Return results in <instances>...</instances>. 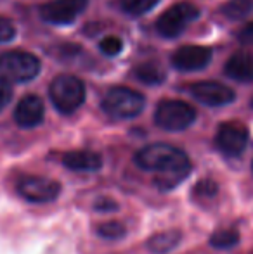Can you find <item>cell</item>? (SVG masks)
Returning <instances> with one entry per match:
<instances>
[{
  "label": "cell",
  "instance_id": "1",
  "mask_svg": "<svg viewBox=\"0 0 253 254\" xmlns=\"http://www.w3.org/2000/svg\"><path fill=\"white\" fill-rule=\"evenodd\" d=\"M135 163L146 171H155V187L163 192L179 187L191 173V161L187 154L169 144H151L141 149Z\"/></svg>",
  "mask_w": 253,
  "mask_h": 254
},
{
  "label": "cell",
  "instance_id": "2",
  "mask_svg": "<svg viewBox=\"0 0 253 254\" xmlns=\"http://www.w3.org/2000/svg\"><path fill=\"white\" fill-rule=\"evenodd\" d=\"M51 99L59 113L71 114L84 104L85 87L78 78L61 74L51 83Z\"/></svg>",
  "mask_w": 253,
  "mask_h": 254
},
{
  "label": "cell",
  "instance_id": "3",
  "mask_svg": "<svg viewBox=\"0 0 253 254\" xmlns=\"http://www.w3.org/2000/svg\"><path fill=\"white\" fill-rule=\"evenodd\" d=\"M144 97L139 92L127 87H116L111 88L102 99V109L111 118L128 120V118L137 116L144 109Z\"/></svg>",
  "mask_w": 253,
  "mask_h": 254
},
{
  "label": "cell",
  "instance_id": "4",
  "mask_svg": "<svg viewBox=\"0 0 253 254\" xmlns=\"http://www.w3.org/2000/svg\"><path fill=\"white\" fill-rule=\"evenodd\" d=\"M196 120V111L182 101H162L156 107L155 121L160 128L180 131L189 128Z\"/></svg>",
  "mask_w": 253,
  "mask_h": 254
},
{
  "label": "cell",
  "instance_id": "5",
  "mask_svg": "<svg viewBox=\"0 0 253 254\" xmlns=\"http://www.w3.org/2000/svg\"><path fill=\"white\" fill-rule=\"evenodd\" d=\"M40 71V61L33 54L12 51L0 56V74L14 81H28Z\"/></svg>",
  "mask_w": 253,
  "mask_h": 254
},
{
  "label": "cell",
  "instance_id": "6",
  "mask_svg": "<svg viewBox=\"0 0 253 254\" xmlns=\"http://www.w3.org/2000/svg\"><path fill=\"white\" fill-rule=\"evenodd\" d=\"M17 192L28 202L47 204L59 197L61 184L45 177H23L17 182Z\"/></svg>",
  "mask_w": 253,
  "mask_h": 254
},
{
  "label": "cell",
  "instance_id": "7",
  "mask_svg": "<svg viewBox=\"0 0 253 254\" xmlns=\"http://www.w3.org/2000/svg\"><path fill=\"white\" fill-rule=\"evenodd\" d=\"M199 16L198 7H194L189 2H179L173 7H170L167 12L156 23V30L160 35L167 38L177 37L184 28Z\"/></svg>",
  "mask_w": 253,
  "mask_h": 254
},
{
  "label": "cell",
  "instance_id": "8",
  "mask_svg": "<svg viewBox=\"0 0 253 254\" xmlns=\"http://www.w3.org/2000/svg\"><path fill=\"white\" fill-rule=\"evenodd\" d=\"M215 144L219 151L229 157H238L248 145V130L241 123H224L217 131Z\"/></svg>",
  "mask_w": 253,
  "mask_h": 254
},
{
  "label": "cell",
  "instance_id": "9",
  "mask_svg": "<svg viewBox=\"0 0 253 254\" xmlns=\"http://www.w3.org/2000/svg\"><path fill=\"white\" fill-rule=\"evenodd\" d=\"M88 0H52L40 9V16L54 24H68L87 7Z\"/></svg>",
  "mask_w": 253,
  "mask_h": 254
},
{
  "label": "cell",
  "instance_id": "10",
  "mask_svg": "<svg viewBox=\"0 0 253 254\" xmlns=\"http://www.w3.org/2000/svg\"><path fill=\"white\" fill-rule=\"evenodd\" d=\"M191 94L206 106H226L234 101V92L217 81H199L191 85Z\"/></svg>",
  "mask_w": 253,
  "mask_h": 254
},
{
  "label": "cell",
  "instance_id": "11",
  "mask_svg": "<svg viewBox=\"0 0 253 254\" xmlns=\"http://www.w3.org/2000/svg\"><path fill=\"white\" fill-rule=\"evenodd\" d=\"M212 59V52L206 47H198V45H187V47L179 49L172 56V63L177 69L182 71H194L201 69Z\"/></svg>",
  "mask_w": 253,
  "mask_h": 254
},
{
  "label": "cell",
  "instance_id": "12",
  "mask_svg": "<svg viewBox=\"0 0 253 254\" xmlns=\"http://www.w3.org/2000/svg\"><path fill=\"white\" fill-rule=\"evenodd\" d=\"M14 120L21 128H33L44 120V102L37 95H26L21 99L14 111Z\"/></svg>",
  "mask_w": 253,
  "mask_h": 254
},
{
  "label": "cell",
  "instance_id": "13",
  "mask_svg": "<svg viewBox=\"0 0 253 254\" xmlns=\"http://www.w3.org/2000/svg\"><path fill=\"white\" fill-rule=\"evenodd\" d=\"M63 164L73 171H97L102 166V157L92 151H73L64 154Z\"/></svg>",
  "mask_w": 253,
  "mask_h": 254
},
{
  "label": "cell",
  "instance_id": "14",
  "mask_svg": "<svg viewBox=\"0 0 253 254\" xmlns=\"http://www.w3.org/2000/svg\"><path fill=\"white\" fill-rule=\"evenodd\" d=\"M226 74L238 81H252L253 80V56L247 52H238L227 61Z\"/></svg>",
  "mask_w": 253,
  "mask_h": 254
},
{
  "label": "cell",
  "instance_id": "15",
  "mask_svg": "<svg viewBox=\"0 0 253 254\" xmlns=\"http://www.w3.org/2000/svg\"><path fill=\"white\" fill-rule=\"evenodd\" d=\"M180 239H182V234L177 230L160 232L148 241V249L153 254H167L179 246Z\"/></svg>",
  "mask_w": 253,
  "mask_h": 254
},
{
  "label": "cell",
  "instance_id": "16",
  "mask_svg": "<svg viewBox=\"0 0 253 254\" xmlns=\"http://www.w3.org/2000/svg\"><path fill=\"white\" fill-rule=\"evenodd\" d=\"M135 76H137L142 83L160 85L163 80H165V71H163L158 64L146 63V64H141V66L135 67Z\"/></svg>",
  "mask_w": 253,
  "mask_h": 254
},
{
  "label": "cell",
  "instance_id": "17",
  "mask_svg": "<svg viewBox=\"0 0 253 254\" xmlns=\"http://www.w3.org/2000/svg\"><path fill=\"white\" fill-rule=\"evenodd\" d=\"M253 9V0H229L222 7V14L229 19H241Z\"/></svg>",
  "mask_w": 253,
  "mask_h": 254
},
{
  "label": "cell",
  "instance_id": "18",
  "mask_svg": "<svg viewBox=\"0 0 253 254\" xmlns=\"http://www.w3.org/2000/svg\"><path fill=\"white\" fill-rule=\"evenodd\" d=\"M240 242V234L236 230H217L210 237V244L217 249H231Z\"/></svg>",
  "mask_w": 253,
  "mask_h": 254
},
{
  "label": "cell",
  "instance_id": "19",
  "mask_svg": "<svg viewBox=\"0 0 253 254\" xmlns=\"http://www.w3.org/2000/svg\"><path fill=\"white\" fill-rule=\"evenodd\" d=\"M97 234L106 241H120L122 237H125L127 228L120 221H106V223L99 225Z\"/></svg>",
  "mask_w": 253,
  "mask_h": 254
},
{
  "label": "cell",
  "instance_id": "20",
  "mask_svg": "<svg viewBox=\"0 0 253 254\" xmlns=\"http://www.w3.org/2000/svg\"><path fill=\"white\" fill-rule=\"evenodd\" d=\"M156 3H158V0H120V7H122L127 14H132V16L148 12Z\"/></svg>",
  "mask_w": 253,
  "mask_h": 254
},
{
  "label": "cell",
  "instance_id": "21",
  "mask_svg": "<svg viewBox=\"0 0 253 254\" xmlns=\"http://www.w3.org/2000/svg\"><path fill=\"white\" fill-rule=\"evenodd\" d=\"M217 192H219V185L212 180H203L194 187V195H198L199 199H213Z\"/></svg>",
  "mask_w": 253,
  "mask_h": 254
},
{
  "label": "cell",
  "instance_id": "22",
  "mask_svg": "<svg viewBox=\"0 0 253 254\" xmlns=\"http://www.w3.org/2000/svg\"><path fill=\"white\" fill-rule=\"evenodd\" d=\"M101 51L106 54V56H116L120 51H122V40L116 37H108L101 42Z\"/></svg>",
  "mask_w": 253,
  "mask_h": 254
},
{
  "label": "cell",
  "instance_id": "23",
  "mask_svg": "<svg viewBox=\"0 0 253 254\" xmlns=\"http://www.w3.org/2000/svg\"><path fill=\"white\" fill-rule=\"evenodd\" d=\"M16 35V30H14L12 23L5 17H0V42H7Z\"/></svg>",
  "mask_w": 253,
  "mask_h": 254
},
{
  "label": "cell",
  "instance_id": "24",
  "mask_svg": "<svg viewBox=\"0 0 253 254\" xmlns=\"http://www.w3.org/2000/svg\"><path fill=\"white\" fill-rule=\"evenodd\" d=\"M10 95H12V90H10V85L7 83L5 80L0 78V111L5 107V104L10 101Z\"/></svg>",
  "mask_w": 253,
  "mask_h": 254
},
{
  "label": "cell",
  "instance_id": "25",
  "mask_svg": "<svg viewBox=\"0 0 253 254\" xmlns=\"http://www.w3.org/2000/svg\"><path fill=\"white\" fill-rule=\"evenodd\" d=\"M95 209L97 211H116L118 209V202L113 201V199L109 197H102V199H97V202H95Z\"/></svg>",
  "mask_w": 253,
  "mask_h": 254
},
{
  "label": "cell",
  "instance_id": "26",
  "mask_svg": "<svg viewBox=\"0 0 253 254\" xmlns=\"http://www.w3.org/2000/svg\"><path fill=\"white\" fill-rule=\"evenodd\" d=\"M240 40L245 44H253V23L245 26V30L240 33Z\"/></svg>",
  "mask_w": 253,
  "mask_h": 254
}]
</instances>
